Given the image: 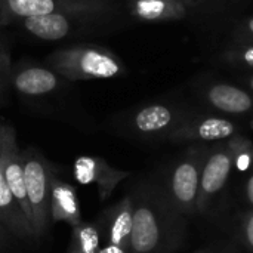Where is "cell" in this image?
<instances>
[{
  "mask_svg": "<svg viewBox=\"0 0 253 253\" xmlns=\"http://www.w3.org/2000/svg\"><path fill=\"white\" fill-rule=\"evenodd\" d=\"M130 246L135 252H151L159 242V227L153 212L147 208H139L133 213Z\"/></svg>",
  "mask_w": 253,
  "mask_h": 253,
  "instance_id": "6",
  "label": "cell"
},
{
  "mask_svg": "<svg viewBox=\"0 0 253 253\" xmlns=\"http://www.w3.org/2000/svg\"><path fill=\"white\" fill-rule=\"evenodd\" d=\"M132 219H133V213H130L127 209L122 211L113 225H111V231H110V242L111 245L116 246H123L125 242L127 239H130V231H132Z\"/></svg>",
  "mask_w": 253,
  "mask_h": 253,
  "instance_id": "14",
  "label": "cell"
},
{
  "mask_svg": "<svg viewBox=\"0 0 253 253\" xmlns=\"http://www.w3.org/2000/svg\"><path fill=\"white\" fill-rule=\"evenodd\" d=\"M172 187H173V193H175L178 200H181L184 203L191 202L196 197L197 187H199L197 169L190 163L181 165L175 170Z\"/></svg>",
  "mask_w": 253,
  "mask_h": 253,
  "instance_id": "11",
  "label": "cell"
},
{
  "mask_svg": "<svg viewBox=\"0 0 253 253\" xmlns=\"http://www.w3.org/2000/svg\"><path fill=\"white\" fill-rule=\"evenodd\" d=\"M0 27H1V24H0Z\"/></svg>",
  "mask_w": 253,
  "mask_h": 253,
  "instance_id": "26",
  "label": "cell"
},
{
  "mask_svg": "<svg viewBox=\"0 0 253 253\" xmlns=\"http://www.w3.org/2000/svg\"><path fill=\"white\" fill-rule=\"evenodd\" d=\"M231 162L225 154H215L206 165L202 176V187L206 193L212 194L219 191L230 173Z\"/></svg>",
  "mask_w": 253,
  "mask_h": 253,
  "instance_id": "10",
  "label": "cell"
},
{
  "mask_svg": "<svg viewBox=\"0 0 253 253\" xmlns=\"http://www.w3.org/2000/svg\"><path fill=\"white\" fill-rule=\"evenodd\" d=\"M162 9H163V3L159 0H144L138 6L139 13L147 18H154V16L160 15Z\"/></svg>",
  "mask_w": 253,
  "mask_h": 253,
  "instance_id": "17",
  "label": "cell"
},
{
  "mask_svg": "<svg viewBox=\"0 0 253 253\" xmlns=\"http://www.w3.org/2000/svg\"><path fill=\"white\" fill-rule=\"evenodd\" d=\"M76 253H99V237L95 227L82 225L74 230Z\"/></svg>",
  "mask_w": 253,
  "mask_h": 253,
  "instance_id": "13",
  "label": "cell"
},
{
  "mask_svg": "<svg viewBox=\"0 0 253 253\" xmlns=\"http://www.w3.org/2000/svg\"><path fill=\"white\" fill-rule=\"evenodd\" d=\"M79 0H0V24L49 15Z\"/></svg>",
  "mask_w": 253,
  "mask_h": 253,
  "instance_id": "5",
  "label": "cell"
},
{
  "mask_svg": "<svg viewBox=\"0 0 253 253\" xmlns=\"http://www.w3.org/2000/svg\"><path fill=\"white\" fill-rule=\"evenodd\" d=\"M46 64L61 77L70 80L108 79L119 74L117 61L104 50L90 46H71L52 52Z\"/></svg>",
  "mask_w": 253,
  "mask_h": 253,
  "instance_id": "1",
  "label": "cell"
},
{
  "mask_svg": "<svg viewBox=\"0 0 253 253\" xmlns=\"http://www.w3.org/2000/svg\"><path fill=\"white\" fill-rule=\"evenodd\" d=\"M252 87H253V79H252Z\"/></svg>",
  "mask_w": 253,
  "mask_h": 253,
  "instance_id": "25",
  "label": "cell"
},
{
  "mask_svg": "<svg viewBox=\"0 0 253 253\" xmlns=\"http://www.w3.org/2000/svg\"><path fill=\"white\" fill-rule=\"evenodd\" d=\"M233 130L234 127L230 122L222 119H209L202 123L199 129V135L206 141H212V139L227 138L233 133Z\"/></svg>",
  "mask_w": 253,
  "mask_h": 253,
  "instance_id": "15",
  "label": "cell"
},
{
  "mask_svg": "<svg viewBox=\"0 0 253 253\" xmlns=\"http://www.w3.org/2000/svg\"><path fill=\"white\" fill-rule=\"evenodd\" d=\"M0 169L12 196L15 197L18 206L21 208L22 213L31 225L33 213L25 188L22 156L18 151L15 132L10 126H0Z\"/></svg>",
  "mask_w": 253,
  "mask_h": 253,
  "instance_id": "3",
  "label": "cell"
},
{
  "mask_svg": "<svg viewBox=\"0 0 253 253\" xmlns=\"http://www.w3.org/2000/svg\"><path fill=\"white\" fill-rule=\"evenodd\" d=\"M170 122V111L163 105H151L136 116V126L144 132H154Z\"/></svg>",
  "mask_w": 253,
  "mask_h": 253,
  "instance_id": "12",
  "label": "cell"
},
{
  "mask_svg": "<svg viewBox=\"0 0 253 253\" xmlns=\"http://www.w3.org/2000/svg\"><path fill=\"white\" fill-rule=\"evenodd\" d=\"M246 234H248V240H249V243L253 246V216L249 219V222H248Z\"/></svg>",
  "mask_w": 253,
  "mask_h": 253,
  "instance_id": "19",
  "label": "cell"
},
{
  "mask_svg": "<svg viewBox=\"0 0 253 253\" xmlns=\"http://www.w3.org/2000/svg\"><path fill=\"white\" fill-rule=\"evenodd\" d=\"M50 216L53 221H67L73 225L80 218L74 190L68 184L58 181L53 175L50 182Z\"/></svg>",
  "mask_w": 253,
  "mask_h": 253,
  "instance_id": "7",
  "label": "cell"
},
{
  "mask_svg": "<svg viewBox=\"0 0 253 253\" xmlns=\"http://www.w3.org/2000/svg\"><path fill=\"white\" fill-rule=\"evenodd\" d=\"M245 59H246V61H248L249 64H252V65H253V47H252V49H249V50H248V52L245 53Z\"/></svg>",
  "mask_w": 253,
  "mask_h": 253,
  "instance_id": "22",
  "label": "cell"
},
{
  "mask_svg": "<svg viewBox=\"0 0 253 253\" xmlns=\"http://www.w3.org/2000/svg\"><path fill=\"white\" fill-rule=\"evenodd\" d=\"M0 234H1V222H0Z\"/></svg>",
  "mask_w": 253,
  "mask_h": 253,
  "instance_id": "24",
  "label": "cell"
},
{
  "mask_svg": "<svg viewBox=\"0 0 253 253\" xmlns=\"http://www.w3.org/2000/svg\"><path fill=\"white\" fill-rule=\"evenodd\" d=\"M248 163H249V157H248V156H243V157H240V160H239V168H240V169H246V168H248Z\"/></svg>",
  "mask_w": 253,
  "mask_h": 253,
  "instance_id": "21",
  "label": "cell"
},
{
  "mask_svg": "<svg viewBox=\"0 0 253 253\" xmlns=\"http://www.w3.org/2000/svg\"><path fill=\"white\" fill-rule=\"evenodd\" d=\"M248 196H249V200L253 205V176L249 179V184H248Z\"/></svg>",
  "mask_w": 253,
  "mask_h": 253,
  "instance_id": "20",
  "label": "cell"
},
{
  "mask_svg": "<svg viewBox=\"0 0 253 253\" xmlns=\"http://www.w3.org/2000/svg\"><path fill=\"white\" fill-rule=\"evenodd\" d=\"M0 222L19 237L34 236L30 222L12 196L0 169Z\"/></svg>",
  "mask_w": 253,
  "mask_h": 253,
  "instance_id": "8",
  "label": "cell"
},
{
  "mask_svg": "<svg viewBox=\"0 0 253 253\" xmlns=\"http://www.w3.org/2000/svg\"><path fill=\"white\" fill-rule=\"evenodd\" d=\"M7 82H10V56L7 47L3 43H0V96Z\"/></svg>",
  "mask_w": 253,
  "mask_h": 253,
  "instance_id": "16",
  "label": "cell"
},
{
  "mask_svg": "<svg viewBox=\"0 0 253 253\" xmlns=\"http://www.w3.org/2000/svg\"><path fill=\"white\" fill-rule=\"evenodd\" d=\"M209 99L215 107L227 113H245L252 107V99L246 92L228 84L212 87Z\"/></svg>",
  "mask_w": 253,
  "mask_h": 253,
  "instance_id": "9",
  "label": "cell"
},
{
  "mask_svg": "<svg viewBox=\"0 0 253 253\" xmlns=\"http://www.w3.org/2000/svg\"><path fill=\"white\" fill-rule=\"evenodd\" d=\"M10 83L16 92L27 96H40L53 92L59 83L61 76L49 67H25L10 76Z\"/></svg>",
  "mask_w": 253,
  "mask_h": 253,
  "instance_id": "4",
  "label": "cell"
},
{
  "mask_svg": "<svg viewBox=\"0 0 253 253\" xmlns=\"http://www.w3.org/2000/svg\"><path fill=\"white\" fill-rule=\"evenodd\" d=\"M21 156L27 196L33 213V233L39 237L46 231L50 219V182L53 173L47 168V163L33 150Z\"/></svg>",
  "mask_w": 253,
  "mask_h": 253,
  "instance_id": "2",
  "label": "cell"
},
{
  "mask_svg": "<svg viewBox=\"0 0 253 253\" xmlns=\"http://www.w3.org/2000/svg\"><path fill=\"white\" fill-rule=\"evenodd\" d=\"M249 27H251V30H252V31H253V19H252V21H251V22H249Z\"/></svg>",
  "mask_w": 253,
  "mask_h": 253,
  "instance_id": "23",
  "label": "cell"
},
{
  "mask_svg": "<svg viewBox=\"0 0 253 253\" xmlns=\"http://www.w3.org/2000/svg\"><path fill=\"white\" fill-rule=\"evenodd\" d=\"M99 253H125V252H123V249H122L120 246L110 245V246H107V248L101 249V251H99Z\"/></svg>",
  "mask_w": 253,
  "mask_h": 253,
  "instance_id": "18",
  "label": "cell"
}]
</instances>
